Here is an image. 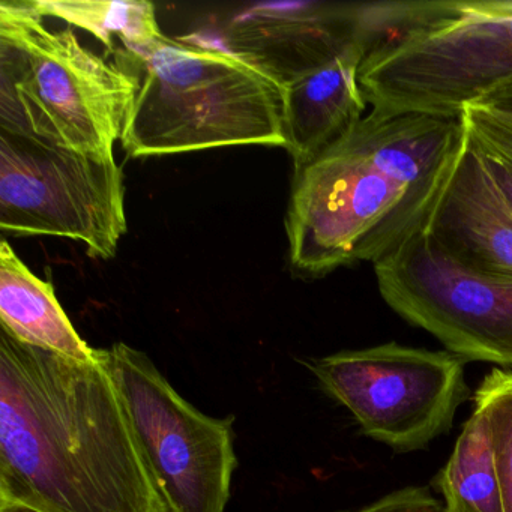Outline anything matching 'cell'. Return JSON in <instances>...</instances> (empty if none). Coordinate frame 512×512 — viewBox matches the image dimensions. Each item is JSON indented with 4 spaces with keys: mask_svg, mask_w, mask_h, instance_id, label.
Listing matches in <instances>:
<instances>
[{
    "mask_svg": "<svg viewBox=\"0 0 512 512\" xmlns=\"http://www.w3.org/2000/svg\"><path fill=\"white\" fill-rule=\"evenodd\" d=\"M0 499L46 512H170L98 356L74 361L0 329Z\"/></svg>",
    "mask_w": 512,
    "mask_h": 512,
    "instance_id": "6da1fadb",
    "label": "cell"
},
{
    "mask_svg": "<svg viewBox=\"0 0 512 512\" xmlns=\"http://www.w3.org/2000/svg\"><path fill=\"white\" fill-rule=\"evenodd\" d=\"M464 146L460 118L368 113L295 170L286 218L293 269L320 277L394 253L427 226Z\"/></svg>",
    "mask_w": 512,
    "mask_h": 512,
    "instance_id": "7a4b0ae2",
    "label": "cell"
},
{
    "mask_svg": "<svg viewBox=\"0 0 512 512\" xmlns=\"http://www.w3.org/2000/svg\"><path fill=\"white\" fill-rule=\"evenodd\" d=\"M137 62L143 80L121 137L130 157L286 148L284 83L253 59L164 37Z\"/></svg>",
    "mask_w": 512,
    "mask_h": 512,
    "instance_id": "3957f363",
    "label": "cell"
},
{
    "mask_svg": "<svg viewBox=\"0 0 512 512\" xmlns=\"http://www.w3.org/2000/svg\"><path fill=\"white\" fill-rule=\"evenodd\" d=\"M140 83L70 26L49 28L32 0L0 2V130L115 158Z\"/></svg>",
    "mask_w": 512,
    "mask_h": 512,
    "instance_id": "277c9868",
    "label": "cell"
},
{
    "mask_svg": "<svg viewBox=\"0 0 512 512\" xmlns=\"http://www.w3.org/2000/svg\"><path fill=\"white\" fill-rule=\"evenodd\" d=\"M512 80V0H442L433 19L365 56L370 112L458 119Z\"/></svg>",
    "mask_w": 512,
    "mask_h": 512,
    "instance_id": "5b68a950",
    "label": "cell"
},
{
    "mask_svg": "<svg viewBox=\"0 0 512 512\" xmlns=\"http://www.w3.org/2000/svg\"><path fill=\"white\" fill-rule=\"evenodd\" d=\"M95 352L121 392L169 511L226 512L238 467L235 418H212L197 410L148 355L128 344Z\"/></svg>",
    "mask_w": 512,
    "mask_h": 512,
    "instance_id": "8992f818",
    "label": "cell"
},
{
    "mask_svg": "<svg viewBox=\"0 0 512 512\" xmlns=\"http://www.w3.org/2000/svg\"><path fill=\"white\" fill-rule=\"evenodd\" d=\"M0 229L73 239L89 256L112 259L127 232L122 167L0 130Z\"/></svg>",
    "mask_w": 512,
    "mask_h": 512,
    "instance_id": "52a82bcc",
    "label": "cell"
},
{
    "mask_svg": "<svg viewBox=\"0 0 512 512\" xmlns=\"http://www.w3.org/2000/svg\"><path fill=\"white\" fill-rule=\"evenodd\" d=\"M308 367L362 433L400 452L425 448L446 433L467 394L464 359L448 350L386 343L334 353Z\"/></svg>",
    "mask_w": 512,
    "mask_h": 512,
    "instance_id": "ba28073f",
    "label": "cell"
},
{
    "mask_svg": "<svg viewBox=\"0 0 512 512\" xmlns=\"http://www.w3.org/2000/svg\"><path fill=\"white\" fill-rule=\"evenodd\" d=\"M383 301L464 361L512 367V281L476 274L422 230L374 263Z\"/></svg>",
    "mask_w": 512,
    "mask_h": 512,
    "instance_id": "9c48e42d",
    "label": "cell"
},
{
    "mask_svg": "<svg viewBox=\"0 0 512 512\" xmlns=\"http://www.w3.org/2000/svg\"><path fill=\"white\" fill-rule=\"evenodd\" d=\"M368 4L259 5L230 26L229 50L281 82L331 61L356 41L368 44Z\"/></svg>",
    "mask_w": 512,
    "mask_h": 512,
    "instance_id": "30bf717a",
    "label": "cell"
},
{
    "mask_svg": "<svg viewBox=\"0 0 512 512\" xmlns=\"http://www.w3.org/2000/svg\"><path fill=\"white\" fill-rule=\"evenodd\" d=\"M424 232L464 268L512 281V211L467 142Z\"/></svg>",
    "mask_w": 512,
    "mask_h": 512,
    "instance_id": "8fae6325",
    "label": "cell"
},
{
    "mask_svg": "<svg viewBox=\"0 0 512 512\" xmlns=\"http://www.w3.org/2000/svg\"><path fill=\"white\" fill-rule=\"evenodd\" d=\"M368 53L356 41L337 56L284 83V139L295 170L349 133L367 110L359 71Z\"/></svg>",
    "mask_w": 512,
    "mask_h": 512,
    "instance_id": "7c38bea8",
    "label": "cell"
},
{
    "mask_svg": "<svg viewBox=\"0 0 512 512\" xmlns=\"http://www.w3.org/2000/svg\"><path fill=\"white\" fill-rule=\"evenodd\" d=\"M0 320L2 329L29 346L74 361L97 359L68 319L53 284L37 277L7 241L0 245Z\"/></svg>",
    "mask_w": 512,
    "mask_h": 512,
    "instance_id": "4fadbf2b",
    "label": "cell"
},
{
    "mask_svg": "<svg viewBox=\"0 0 512 512\" xmlns=\"http://www.w3.org/2000/svg\"><path fill=\"white\" fill-rule=\"evenodd\" d=\"M443 512H506L487 419L473 410L437 476Z\"/></svg>",
    "mask_w": 512,
    "mask_h": 512,
    "instance_id": "5bb4252c",
    "label": "cell"
},
{
    "mask_svg": "<svg viewBox=\"0 0 512 512\" xmlns=\"http://www.w3.org/2000/svg\"><path fill=\"white\" fill-rule=\"evenodd\" d=\"M32 5L46 19L62 20L94 35L109 52L116 49V40L121 41L136 61L166 37L154 5L145 0H32Z\"/></svg>",
    "mask_w": 512,
    "mask_h": 512,
    "instance_id": "9a60e30c",
    "label": "cell"
},
{
    "mask_svg": "<svg viewBox=\"0 0 512 512\" xmlns=\"http://www.w3.org/2000/svg\"><path fill=\"white\" fill-rule=\"evenodd\" d=\"M467 146L512 211V118L484 107L469 106L460 116Z\"/></svg>",
    "mask_w": 512,
    "mask_h": 512,
    "instance_id": "2e32d148",
    "label": "cell"
},
{
    "mask_svg": "<svg viewBox=\"0 0 512 512\" xmlns=\"http://www.w3.org/2000/svg\"><path fill=\"white\" fill-rule=\"evenodd\" d=\"M475 409L490 427L506 512H512V371L493 370L482 380Z\"/></svg>",
    "mask_w": 512,
    "mask_h": 512,
    "instance_id": "e0dca14e",
    "label": "cell"
},
{
    "mask_svg": "<svg viewBox=\"0 0 512 512\" xmlns=\"http://www.w3.org/2000/svg\"><path fill=\"white\" fill-rule=\"evenodd\" d=\"M355 512H443V503L428 488L407 487Z\"/></svg>",
    "mask_w": 512,
    "mask_h": 512,
    "instance_id": "ac0fdd59",
    "label": "cell"
},
{
    "mask_svg": "<svg viewBox=\"0 0 512 512\" xmlns=\"http://www.w3.org/2000/svg\"><path fill=\"white\" fill-rule=\"evenodd\" d=\"M472 106L484 107V109L494 110V112H500L512 118V80L503 83L496 91L491 92Z\"/></svg>",
    "mask_w": 512,
    "mask_h": 512,
    "instance_id": "d6986e66",
    "label": "cell"
},
{
    "mask_svg": "<svg viewBox=\"0 0 512 512\" xmlns=\"http://www.w3.org/2000/svg\"><path fill=\"white\" fill-rule=\"evenodd\" d=\"M0 512H46L28 503L16 502V500L0 499Z\"/></svg>",
    "mask_w": 512,
    "mask_h": 512,
    "instance_id": "ffe728a7",
    "label": "cell"
}]
</instances>
